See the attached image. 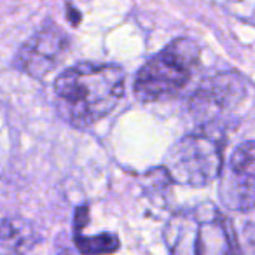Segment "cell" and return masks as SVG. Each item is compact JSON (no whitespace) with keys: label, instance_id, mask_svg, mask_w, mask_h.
I'll list each match as a JSON object with an SVG mask.
<instances>
[{"label":"cell","instance_id":"8","mask_svg":"<svg viewBox=\"0 0 255 255\" xmlns=\"http://www.w3.org/2000/svg\"><path fill=\"white\" fill-rule=\"evenodd\" d=\"M37 243L33 229L19 219H0V255H25Z\"/></svg>","mask_w":255,"mask_h":255},{"label":"cell","instance_id":"6","mask_svg":"<svg viewBox=\"0 0 255 255\" xmlns=\"http://www.w3.org/2000/svg\"><path fill=\"white\" fill-rule=\"evenodd\" d=\"M70 47L68 35L53 21L42 25L16 54V67L25 74L40 79L53 72Z\"/></svg>","mask_w":255,"mask_h":255},{"label":"cell","instance_id":"3","mask_svg":"<svg viewBox=\"0 0 255 255\" xmlns=\"http://www.w3.org/2000/svg\"><path fill=\"white\" fill-rule=\"evenodd\" d=\"M199 47L191 39H175L138 70L133 84L135 96L143 103L175 98L199 67Z\"/></svg>","mask_w":255,"mask_h":255},{"label":"cell","instance_id":"9","mask_svg":"<svg viewBox=\"0 0 255 255\" xmlns=\"http://www.w3.org/2000/svg\"><path fill=\"white\" fill-rule=\"evenodd\" d=\"M75 247L82 255H110L119 248V238L114 233H100V234H82L75 231Z\"/></svg>","mask_w":255,"mask_h":255},{"label":"cell","instance_id":"4","mask_svg":"<svg viewBox=\"0 0 255 255\" xmlns=\"http://www.w3.org/2000/svg\"><path fill=\"white\" fill-rule=\"evenodd\" d=\"M222 166V142L213 133L198 131L185 135L171 147L163 170L175 184L205 187L220 177Z\"/></svg>","mask_w":255,"mask_h":255},{"label":"cell","instance_id":"2","mask_svg":"<svg viewBox=\"0 0 255 255\" xmlns=\"http://www.w3.org/2000/svg\"><path fill=\"white\" fill-rule=\"evenodd\" d=\"M170 255H236L231 222L212 203L182 208L163 231Z\"/></svg>","mask_w":255,"mask_h":255},{"label":"cell","instance_id":"7","mask_svg":"<svg viewBox=\"0 0 255 255\" xmlns=\"http://www.w3.org/2000/svg\"><path fill=\"white\" fill-rule=\"evenodd\" d=\"M255 154L254 142H245L238 147L229 157V163L220 182V199L227 208L234 212H250L254 206V187H255Z\"/></svg>","mask_w":255,"mask_h":255},{"label":"cell","instance_id":"1","mask_svg":"<svg viewBox=\"0 0 255 255\" xmlns=\"http://www.w3.org/2000/svg\"><path fill=\"white\" fill-rule=\"evenodd\" d=\"M124 81V70L117 65H74L54 81L58 112L75 128L93 126L121 102Z\"/></svg>","mask_w":255,"mask_h":255},{"label":"cell","instance_id":"5","mask_svg":"<svg viewBox=\"0 0 255 255\" xmlns=\"http://www.w3.org/2000/svg\"><path fill=\"white\" fill-rule=\"evenodd\" d=\"M247 81L236 72H222L201 82L191 98V114L203 131L215 124L217 119L233 114L247 96Z\"/></svg>","mask_w":255,"mask_h":255}]
</instances>
